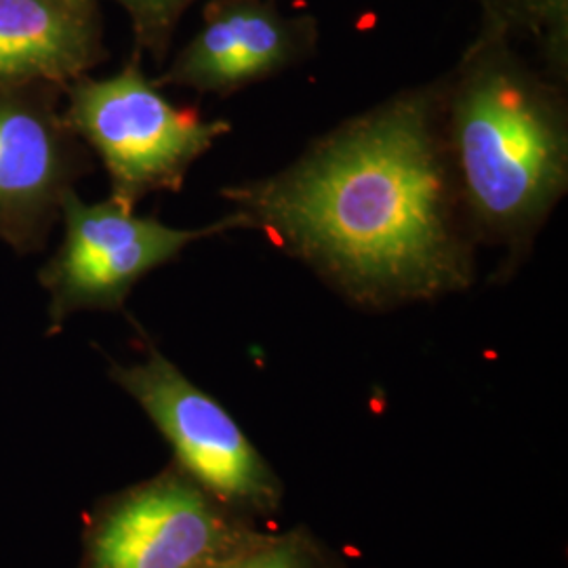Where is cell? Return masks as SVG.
<instances>
[{"label":"cell","instance_id":"3","mask_svg":"<svg viewBox=\"0 0 568 568\" xmlns=\"http://www.w3.org/2000/svg\"><path fill=\"white\" fill-rule=\"evenodd\" d=\"M65 98V121L102 159L110 199L126 209L156 192H180L194 163L230 131L227 121L166 100L138 58L108 79L68 84Z\"/></svg>","mask_w":568,"mask_h":568},{"label":"cell","instance_id":"11","mask_svg":"<svg viewBox=\"0 0 568 568\" xmlns=\"http://www.w3.org/2000/svg\"><path fill=\"white\" fill-rule=\"evenodd\" d=\"M487 20L506 32L516 26L527 28L548 53L556 77L567 72V0H487Z\"/></svg>","mask_w":568,"mask_h":568},{"label":"cell","instance_id":"12","mask_svg":"<svg viewBox=\"0 0 568 568\" xmlns=\"http://www.w3.org/2000/svg\"><path fill=\"white\" fill-rule=\"evenodd\" d=\"M133 21L140 49L163 60L183 11L194 0H119Z\"/></svg>","mask_w":568,"mask_h":568},{"label":"cell","instance_id":"10","mask_svg":"<svg viewBox=\"0 0 568 568\" xmlns=\"http://www.w3.org/2000/svg\"><path fill=\"white\" fill-rule=\"evenodd\" d=\"M211 568H347L344 560L307 527L264 530L248 546Z\"/></svg>","mask_w":568,"mask_h":568},{"label":"cell","instance_id":"9","mask_svg":"<svg viewBox=\"0 0 568 568\" xmlns=\"http://www.w3.org/2000/svg\"><path fill=\"white\" fill-rule=\"evenodd\" d=\"M103 55L93 0H0V82L65 89Z\"/></svg>","mask_w":568,"mask_h":568},{"label":"cell","instance_id":"8","mask_svg":"<svg viewBox=\"0 0 568 568\" xmlns=\"http://www.w3.org/2000/svg\"><path fill=\"white\" fill-rule=\"evenodd\" d=\"M312 44L307 18L288 20L267 0H213L203 28L156 84L225 98L305 60Z\"/></svg>","mask_w":568,"mask_h":568},{"label":"cell","instance_id":"5","mask_svg":"<svg viewBox=\"0 0 568 568\" xmlns=\"http://www.w3.org/2000/svg\"><path fill=\"white\" fill-rule=\"evenodd\" d=\"M60 220V248L41 270L55 326L82 310H122L143 276L175 262L190 244L243 230L234 213L203 227H173L112 199L84 203L77 190L65 194Z\"/></svg>","mask_w":568,"mask_h":568},{"label":"cell","instance_id":"2","mask_svg":"<svg viewBox=\"0 0 568 568\" xmlns=\"http://www.w3.org/2000/svg\"><path fill=\"white\" fill-rule=\"evenodd\" d=\"M448 164L476 244L506 262L527 255L568 187V110L558 79L520 60L508 32L485 21L443 81Z\"/></svg>","mask_w":568,"mask_h":568},{"label":"cell","instance_id":"6","mask_svg":"<svg viewBox=\"0 0 568 568\" xmlns=\"http://www.w3.org/2000/svg\"><path fill=\"white\" fill-rule=\"evenodd\" d=\"M264 530L173 466L103 504L84 568H211Z\"/></svg>","mask_w":568,"mask_h":568},{"label":"cell","instance_id":"1","mask_svg":"<svg viewBox=\"0 0 568 568\" xmlns=\"http://www.w3.org/2000/svg\"><path fill=\"white\" fill-rule=\"evenodd\" d=\"M257 230L339 297L368 312L436 302L476 278L448 164L443 81L345 121L283 171L222 192Z\"/></svg>","mask_w":568,"mask_h":568},{"label":"cell","instance_id":"7","mask_svg":"<svg viewBox=\"0 0 568 568\" xmlns=\"http://www.w3.org/2000/svg\"><path fill=\"white\" fill-rule=\"evenodd\" d=\"M63 93L51 82H0V241L18 253L41 251L65 194L89 171Z\"/></svg>","mask_w":568,"mask_h":568},{"label":"cell","instance_id":"4","mask_svg":"<svg viewBox=\"0 0 568 568\" xmlns=\"http://www.w3.org/2000/svg\"><path fill=\"white\" fill-rule=\"evenodd\" d=\"M110 377L161 429L175 466L227 508L264 523L283 508L276 469L211 394L190 382L161 349L148 347L135 365H112Z\"/></svg>","mask_w":568,"mask_h":568}]
</instances>
